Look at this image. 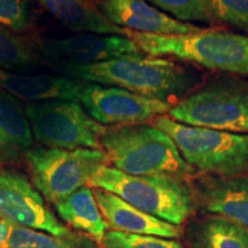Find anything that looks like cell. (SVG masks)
Returning <instances> with one entry per match:
<instances>
[{"instance_id":"484cf974","label":"cell","mask_w":248,"mask_h":248,"mask_svg":"<svg viewBox=\"0 0 248 248\" xmlns=\"http://www.w3.org/2000/svg\"><path fill=\"white\" fill-rule=\"evenodd\" d=\"M12 223L0 216V248H5L7 244L9 232H11Z\"/></svg>"},{"instance_id":"7a4b0ae2","label":"cell","mask_w":248,"mask_h":248,"mask_svg":"<svg viewBox=\"0 0 248 248\" xmlns=\"http://www.w3.org/2000/svg\"><path fill=\"white\" fill-rule=\"evenodd\" d=\"M100 146L114 168L129 175L186 179L195 173L172 139L147 123L104 126Z\"/></svg>"},{"instance_id":"6da1fadb","label":"cell","mask_w":248,"mask_h":248,"mask_svg":"<svg viewBox=\"0 0 248 248\" xmlns=\"http://www.w3.org/2000/svg\"><path fill=\"white\" fill-rule=\"evenodd\" d=\"M63 69L80 82L116 86L170 105L184 99L201 82V75L193 68L146 54L93 64H66Z\"/></svg>"},{"instance_id":"5b68a950","label":"cell","mask_w":248,"mask_h":248,"mask_svg":"<svg viewBox=\"0 0 248 248\" xmlns=\"http://www.w3.org/2000/svg\"><path fill=\"white\" fill-rule=\"evenodd\" d=\"M153 122L172 139L195 171L218 177L248 175V133L186 125L164 115Z\"/></svg>"},{"instance_id":"d4e9b609","label":"cell","mask_w":248,"mask_h":248,"mask_svg":"<svg viewBox=\"0 0 248 248\" xmlns=\"http://www.w3.org/2000/svg\"><path fill=\"white\" fill-rule=\"evenodd\" d=\"M0 26L14 32H23L30 26L27 0H0Z\"/></svg>"},{"instance_id":"ffe728a7","label":"cell","mask_w":248,"mask_h":248,"mask_svg":"<svg viewBox=\"0 0 248 248\" xmlns=\"http://www.w3.org/2000/svg\"><path fill=\"white\" fill-rule=\"evenodd\" d=\"M194 237L197 248H248V232L219 216L200 223Z\"/></svg>"},{"instance_id":"2e32d148","label":"cell","mask_w":248,"mask_h":248,"mask_svg":"<svg viewBox=\"0 0 248 248\" xmlns=\"http://www.w3.org/2000/svg\"><path fill=\"white\" fill-rule=\"evenodd\" d=\"M32 141L24 106L17 98L0 91V163H20L31 150Z\"/></svg>"},{"instance_id":"d6986e66","label":"cell","mask_w":248,"mask_h":248,"mask_svg":"<svg viewBox=\"0 0 248 248\" xmlns=\"http://www.w3.org/2000/svg\"><path fill=\"white\" fill-rule=\"evenodd\" d=\"M5 248H100V246L90 235L79 232L70 231L61 237H55L12 223Z\"/></svg>"},{"instance_id":"ac0fdd59","label":"cell","mask_w":248,"mask_h":248,"mask_svg":"<svg viewBox=\"0 0 248 248\" xmlns=\"http://www.w3.org/2000/svg\"><path fill=\"white\" fill-rule=\"evenodd\" d=\"M59 217L68 226L83 232L101 244L108 224L90 186H83L54 204Z\"/></svg>"},{"instance_id":"8992f818","label":"cell","mask_w":248,"mask_h":248,"mask_svg":"<svg viewBox=\"0 0 248 248\" xmlns=\"http://www.w3.org/2000/svg\"><path fill=\"white\" fill-rule=\"evenodd\" d=\"M168 115L186 125L248 133V77L214 76L172 105Z\"/></svg>"},{"instance_id":"9c48e42d","label":"cell","mask_w":248,"mask_h":248,"mask_svg":"<svg viewBox=\"0 0 248 248\" xmlns=\"http://www.w3.org/2000/svg\"><path fill=\"white\" fill-rule=\"evenodd\" d=\"M79 105L95 122L104 126L145 124L168 114L172 105L136 94L116 86L86 83Z\"/></svg>"},{"instance_id":"7c38bea8","label":"cell","mask_w":248,"mask_h":248,"mask_svg":"<svg viewBox=\"0 0 248 248\" xmlns=\"http://www.w3.org/2000/svg\"><path fill=\"white\" fill-rule=\"evenodd\" d=\"M97 6L114 24L139 33L178 36L202 29L192 23L181 22L142 0H97Z\"/></svg>"},{"instance_id":"603a6c76","label":"cell","mask_w":248,"mask_h":248,"mask_svg":"<svg viewBox=\"0 0 248 248\" xmlns=\"http://www.w3.org/2000/svg\"><path fill=\"white\" fill-rule=\"evenodd\" d=\"M101 245L104 248H184L182 244L173 239L125 233L115 230L107 231Z\"/></svg>"},{"instance_id":"9a60e30c","label":"cell","mask_w":248,"mask_h":248,"mask_svg":"<svg viewBox=\"0 0 248 248\" xmlns=\"http://www.w3.org/2000/svg\"><path fill=\"white\" fill-rule=\"evenodd\" d=\"M85 82L52 75H23L0 69V91L18 100H70L78 102Z\"/></svg>"},{"instance_id":"7402d4cb","label":"cell","mask_w":248,"mask_h":248,"mask_svg":"<svg viewBox=\"0 0 248 248\" xmlns=\"http://www.w3.org/2000/svg\"><path fill=\"white\" fill-rule=\"evenodd\" d=\"M212 23L222 22L248 35V0H206Z\"/></svg>"},{"instance_id":"30bf717a","label":"cell","mask_w":248,"mask_h":248,"mask_svg":"<svg viewBox=\"0 0 248 248\" xmlns=\"http://www.w3.org/2000/svg\"><path fill=\"white\" fill-rule=\"evenodd\" d=\"M0 216L13 224L55 237L70 232L47 209L32 183L14 169L0 168Z\"/></svg>"},{"instance_id":"52a82bcc","label":"cell","mask_w":248,"mask_h":248,"mask_svg":"<svg viewBox=\"0 0 248 248\" xmlns=\"http://www.w3.org/2000/svg\"><path fill=\"white\" fill-rule=\"evenodd\" d=\"M24 160L33 187L53 204L89 185L95 173L109 164L101 148L36 147L27 152Z\"/></svg>"},{"instance_id":"44dd1931","label":"cell","mask_w":248,"mask_h":248,"mask_svg":"<svg viewBox=\"0 0 248 248\" xmlns=\"http://www.w3.org/2000/svg\"><path fill=\"white\" fill-rule=\"evenodd\" d=\"M36 64V54L26 40L8 28L0 26V69H28Z\"/></svg>"},{"instance_id":"4fadbf2b","label":"cell","mask_w":248,"mask_h":248,"mask_svg":"<svg viewBox=\"0 0 248 248\" xmlns=\"http://www.w3.org/2000/svg\"><path fill=\"white\" fill-rule=\"evenodd\" d=\"M195 202L206 213L235 223L248 232V175L198 179Z\"/></svg>"},{"instance_id":"cb8c5ba5","label":"cell","mask_w":248,"mask_h":248,"mask_svg":"<svg viewBox=\"0 0 248 248\" xmlns=\"http://www.w3.org/2000/svg\"><path fill=\"white\" fill-rule=\"evenodd\" d=\"M152 4L171 14L181 22L212 24L206 9V0H148Z\"/></svg>"},{"instance_id":"3957f363","label":"cell","mask_w":248,"mask_h":248,"mask_svg":"<svg viewBox=\"0 0 248 248\" xmlns=\"http://www.w3.org/2000/svg\"><path fill=\"white\" fill-rule=\"evenodd\" d=\"M126 37L151 57H172L207 69L248 77V36L219 29L159 36L126 30Z\"/></svg>"},{"instance_id":"5bb4252c","label":"cell","mask_w":248,"mask_h":248,"mask_svg":"<svg viewBox=\"0 0 248 248\" xmlns=\"http://www.w3.org/2000/svg\"><path fill=\"white\" fill-rule=\"evenodd\" d=\"M93 193L108 228L113 230L161 238L181 237L179 226L141 212L110 192L95 188Z\"/></svg>"},{"instance_id":"277c9868","label":"cell","mask_w":248,"mask_h":248,"mask_svg":"<svg viewBox=\"0 0 248 248\" xmlns=\"http://www.w3.org/2000/svg\"><path fill=\"white\" fill-rule=\"evenodd\" d=\"M125 202L170 224L181 226L195 207L193 188L186 179L170 176H133L105 166L90 182Z\"/></svg>"},{"instance_id":"8fae6325","label":"cell","mask_w":248,"mask_h":248,"mask_svg":"<svg viewBox=\"0 0 248 248\" xmlns=\"http://www.w3.org/2000/svg\"><path fill=\"white\" fill-rule=\"evenodd\" d=\"M46 54L66 64H93L113 59L144 54L129 37L80 32L44 43Z\"/></svg>"},{"instance_id":"e0dca14e","label":"cell","mask_w":248,"mask_h":248,"mask_svg":"<svg viewBox=\"0 0 248 248\" xmlns=\"http://www.w3.org/2000/svg\"><path fill=\"white\" fill-rule=\"evenodd\" d=\"M53 16L75 32L126 36V30L105 16L92 0H37Z\"/></svg>"},{"instance_id":"ba28073f","label":"cell","mask_w":248,"mask_h":248,"mask_svg":"<svg viewBox=\"0 0 248 248\" xmlns=\"http://www.w3.org/2000/svg\"><path fill=\"white\" fill-rule=\"evenodd\" d=\"M33 137L45 147L61 150L101 148L104 125L95 122L79 102L44 100L24 106Z\"/></svg>"}]
</instances>
